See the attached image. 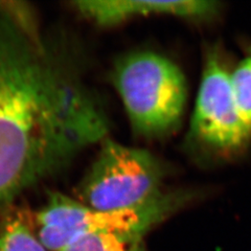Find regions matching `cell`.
I'll return each instance as SVG.
<instances>
[{
	"instance_id": "1",
	"label": "cell",
	"mask_w": 251,
	"mask_h": 251,
	"mask_svg": "<svg viewBox=\"0 0 251 251\" xmlns=\"http://www.w3.org/2000/svg\"><path fill=\"white\" fill-rule=\"evenodd\" d=\"M107 126L34 9L0 1V216L103 139Z\"/></svg>"
},
{
	"instance_id": "2",
	"label": "cell",
	"mask_w": 251,
	"mask_h": 251,
	"mask_svg": "<svg viewBox=\"0 0 251 251\" xmlns=\"http://www.w3.org/2000/svg\"><path fill=\"white\" fill-rule=\"evenodd\" d=\"M113 80L134 129L160 135L179 124L186 101L181 70L151 51L133 52L116 64Z\"/></svg>"
},
{
	"instance_id": "3",
	"label": "cell",
	"mask_w": 251,
	"mask_h": 251,
	"mask_svg": "<svg viewBox=\"0 0 251 251\" xmlns=\"http://www.w3.org/2000/svg\"><path fill=\"white\" fill-rule=\"evenodd\" d=\"M177 198L162 195L145 206L105 211L93 209L60 193L49 196L46 203L33 215L36 233L49 251H62L84 232H107L139 238L168 218L178 204Z\"/></svg>"
},
{
	"instance_id": "4",
	"label": "cell",
	"mask_w": 251,
	"mask_h": 251,
	"mask_svg": "<svg viewBox=\"0 0 251 251\" xmlns=\"http://www.w3.org/2000/svg\"><path fill=\"white\" fill-rule=\"evenodd\" d=\"M161 178L150 153L106 140L78 187V201L105 211L141 207L163 195Z\"/></svg>"
},
{
	"instance_id": "5",
	"label": "cell",
	"mask_w": 251,
	"mask_h": 251,
	"mask_svg": "<svg viewBox=\"0 0 251 251\" xmlns=\"http://www.w3.org/2000/svg\"><path fill=\"white\" fill-rule=\"evenodd\" d=\"M192 129L203 144L219 150H235L251 138L234 103L230 73L215 53L203 70Z\"/></svg>"
},
{
	"instance_id": "6",
	"label": "cell",
	"mask_w": 251,
	"mask_h": 251,
	"mask_svg": "<svg viewBox=\"0 0 251 251\" xmlns=\"http://www.w3.org/2000/svg\"><path fill=\"white\" fill-rule=\"evenodd\" d=\"M76 9L100 25H115L136 16L173 15L184 18L208 17L217 3L205 0H90L75 2Z\"/></svg>"
},
{
	"instance_id": "7",
	"label": "cell",
	"mask_w": 251,
	"mask_h": 251,
	"mask_svg": "<svg viewBox=\"0 0 251 251\" xmlns=\"http://www.w3.org/2000/svg\"><path fill=\"white\" fill-rule=\"evenodd\" d=\"M0 218V251H49L39 240L27 210L13 206Z\"/></svg>"
},
{
	"instance_id": "8",
	"label": "cell",
	"mask_w": 251,
	"mask_h": 251,
	"mask_svg": "<svg viewBox=\"0 0 251 251\" xmlns=\"http://www.w3.org/2000/svg\"><path fill=\"white\" fill-rule=\"evenodd\" d=\"M62 251H146L143 239L107 232H84Z\"/></svg>"
},
{
	"instance_id": "9",
	"label": "cell",
	"mask_w": 251,
	"mask_h": 251,
	"mask_svg": "<svg viewBox=\"0 0 251 251\" xmlns=\"http://www.w3.org/2000/svg\"><path fill=\"white\" fill-rule=\"evenodd\" d=\"M230 85L241 120L251 133V54L230 74Z\"/></svg>"
}]
</instances>
